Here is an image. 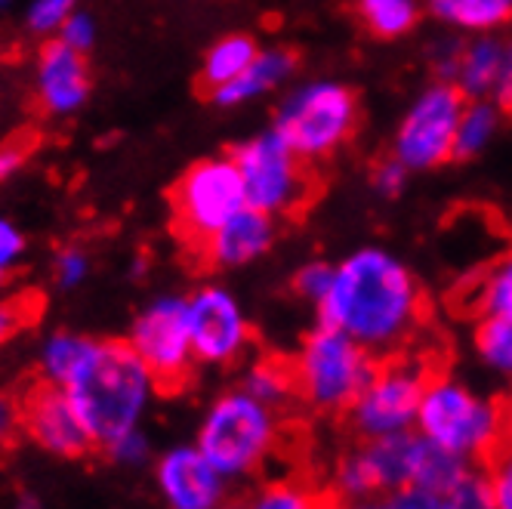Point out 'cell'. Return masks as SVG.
Instances as JSON below:
<instances>
[{
    "instance_id": "1",
    "label": "cell",
    "mask_w": 512,
    "mask_h": 509,
    "mask_svg": "<svg viewBox=\"0 0 512 509\" xmlns=\"http://www.w3.org/2000/svg\"><path fill=\"white\" fill-rule=\"evenodd\" d=\"M318 324L337 327L377 358L405 352L426 321V294L414 272L380 247H361L334 266L315 306Z\"/></svg>"
},
{
    "instance_id": "2",
    "label": "cell",
    "mask_w": 512,
    "mask_h": 509,
    "mask_svg": "<svg viewBox=\"0 0 512 509\" xmlns=\"http://www.w3.org/2000/svg\"><path fill=\"white\" fill-rule=\"evenodd\" d=\"M62 389L75 402L93 448H108L139 429L158 383L127 340H96L81 371Z\"/></svg>"
},
{
    "instance_id": "3",
    "label": "cell",
    "mask_w": 512,
    "mask_h": 509,
    "mask_svg": "<svg viewBox=\"0 0 512 509\" xmlns=\"http://www.w3.org/2000/svg\"><path fill=\"white\" fill-rule=\"evenodd\" d=\"M414 429L442 451L482 466L509 435V405L475 395L460 380L435 371L423 389Z\"/></svg>"
},
{
    "instance_id": "4",
    "label": "cell",
    "mask_w": 512,
    "mask_h": 509,
    "mask_svg": "<svg viewBox=\"0 0 512 509\" xmlns=\"http://www.w3.org/2000/svg\"><path fill=\"white\" fill-rule=\"evenodd\" d=\"M377 355L337 327L318 324L290 358L297 398L321 414H346L377 371Z\"/></svg>"
},
{
    "instance_id": "5",
    "label": "cell",
    "mask_w": 512,
    "mask_h": 509,
    "mask_svg": "<svg viewBox=\"0 0 512 509\" xmlns=\"http://www.w3.org/2000/svg\"><path fill=\"white\" fill-rule=\"evenodd\" d=\"M278 435V411L244 389H232L210 405L195 445L226 479H241L269 460Z\"/></svg>"
},
{
    "instance_id": "6",
    "label": "cell",
    "mask_w": 512,
    "mask_h": 509,
    "mask_svg": "<svg viewBox=\"0 0 512 509\" xmlns=\"http://www.w3.org/2000/svg\"><path fill=\"white\" fill-rule=\"evenodd\" d=\"M275 130L309 164L327 161L358 130V96L340 81L300 84L278 105Z\"/></svg>"
},
{
    "instance_id": "7",
    "label": "cell",
    "mask_w": 512,
    "mask_h": 509,
    "mask_svg": "<svg viewBox=\"0 0 512 509\" xmlns=\"http://www.w3.org/2000/svg\"><path fill=\"white\" fill-rule=\"evenodd\" d=\"M232 158L241 173L247 207L263 210L275 220L303 213L318 192L312 164L290 149L275 127L241 142Z\"/></svg>"
},
{
    "instance_id": "8",
    "label": "cell",
    "mask_w": 512,
    "mask_h": 509,
    "mask_svg": "<svg viewBox=\"0 0 512 509\" xmlns=\"http://www.w3.org/2000/svg\"><path fill=\"white\" fill-rule=\"evenodd\" d=\"M432 374V361L411 355V349L380 358L374 377L346 411L352 432L358 439H383V435L414 429L420 398Z\"/></svg>"
},
{
    "instance_id": "9",
    "label": "cell",
    "mask_w": 512,
    "mask_h": 509,
    "mask_svg": "<svg viewBox=\"0 0 512 509\" xmlns=\"http://www.w3.org/2000/svg\"><path fill=\"white\" fill-rule=\"evenodd\" d=\"M173 226L179 238L195 250L238 210L247 207L244 183L232 155H219L192 164L170 195Z\"/></svg>"
},
{
    "instance_id": "10",
    "label": "cell",
    "mask_w": 512,
    "mask_h": 509,
    "mask_svg": "<svg viewBox=\"0 0 512 509\" xmlns=\"http://www.w3.org/2000/svg\"><path fill=\"white\" fill-rule=\"evenodd\" d=\"M466 96L451 81L429 84L401 118L392 136V158H398L411 173L435 170L454 161V139L460 127Z\"/></svg>"
},
{
    "instance_id": "11",
    "label": "cell",
    "mask_w": 512,
    "mask_h": 509,
    "mask_svg": "<svg viewBox=\"0 0 512 509\" xmlns=\"http://www.w3.org/2000/svg\"><path fill=\"white\" fill-rule=\"evenodd\" d=\"M435 75L451 81L466 99H491L512 115V31L472 34L435 47Z\"/></svg>"
},
{
    "instance_id": "12",
    "label": "cell",
    "mask_w": 512,
    "mask_h": 509,
    "mask_svg": "<svg viewBox=\"0 0 512 509\" xmlns=\"http://www.w3.org/2000/svg\"><path fill=\"white\" fill-rule=\"evenodd\" d=\"M423 451V435L417 429L383 435V439H361L337 466L334 497L337 500H374L395 497L414 485V472Z\"/></svg>"
},
{
    "instance_id": "13",
    "label": "cell",
    "mask_w": 512,
    "mask_h": 509,
    "mask_svg": "<svg viewBox=\"0 0 512 509\" xmlns=\"http://www.w3.org/2000/svg\"><path fill=\"white\" fill-rule=\"evenodd\" d=\"M127 343L152 371L158 389L167 392L186 386L198 365L189 331V303L182 297L152 300L136 315Z\"/></svg>"
},
{
    "instance_id": "14",
    "label": "cell",
    "mask_w": 512,
    "mask_h": 509,
    "mask_svg": "<svg viewBox=\"0 0 512 509\" xmlns=\"http://www.w3.org/2000/svg\"><path fill=\"white\" fill-rule=\"evenodd\" d=\"M192 349L201 365H232L250 346V321L232 290L223 284H204L186 300Z\"/></svg>"
},
{
    "instance_id": "15",
    "label": "cell",
    "mask_w": 512,
    "mask_h": 509,
    "mask_svg": "<svg viewBox=\"0 0 512 509\" xmlns=\"http://www.w3.org/2000/svg\"><path fill=\"white\" fill-rule=\"evenodd\" d=\"M19 402H22L25 435L31 442H38L44 451L56 457H81L93 448L90 432L75 402H71V395L62 386L41 380Z\"/></svg>"
},
{
    "instance_id": "16",
    "label": "cell",
    "mask_w": 512,
    "mask_h": 509,
    "mask_svg": "<svg viewBox=\"0 0 512 509\" xmlns=\"http://www.w3.org/2000/svg\"><path fill=\"white\" fill-rule=\"evenodd\" d=\"M34 93L38 105L53 118H68L84 108L90 96V65L87 53H78L56 38H50L34 65Z\"/></svg>"
},
{
    "instance_id": "17",
    "label": "cell",
    "mask_w": 512,
    "mask_h": 509,
    "mask_svg": "<svg viewBox=\"0 0 512 509\" xmlns=\"http://www.w3.org/2000/svg\"><path fill=\"white\" fill-rule=\"evenodd\" d=\"M226 476L198 445H182L161 457L158 488L170 509H219L226 497Z\"/></svg>"
},
{
    "instance_id": "18",
    "label": "cell",
    "mask_w": 512,
    "mask_h": 509,
    "mask_svg": "<svg viewBox=\"0 0 512 509\" xmlns=\"http://www.w3.org/2000/svg\"><path fill=\"white\" fill-rule=\"evenodd\" d=\"M278 226L275 216L244 207L238 210L229 223L219 226L201 247V260L213 269H241L253 260H260L263 253L275 244Z\"/></svg>"
},
{
    "instance_id": "19",
    "label": "cell",
    "mask_w": 512,
    "mask_h": 509,
    "mask_svg": "<svg viewBox=\"0 0 512 509\" xmlns=\"http://www.w3.org/2000/svg\"><path fill=\"white\" fill-rule=\"evenodd\" d=\"M297 65H300V59L294 50H287V47L263 50L260 47V53H256V59L247 65V71H241L232 84L213 90L210 99L223 108H235V105H247L253 99H263L266 93L278 90L281 84L294 78Z\"/></svg>"
},
{
    "instance_id": "20",
    "label": "cell",
    "mask_w": 512,
    "mask_h": 509,
    "mask_svg": "<svg viewBox=\"0 0 512 509\" xmlns=\"http://www.w3.org/2000/svg\"><path fill=\"white\" fill-rule=\"evenodd\" d=\"M423 7L466 38L512 28V0H423Z\"/></svg>"
},
{
    "instance_id": "21",
    "label": "cell",
    "mask_w": 512,
    "mask_h": 509,
    "mask_svg": "<svg viewBox=\"0 0 512 509\" xmlns=\"http://www.w3.org/2000/svg\"><path fill=\"white\" fill-rule=\"evenodd\" d=\"M423 10V0H355L358 25L380 41H395L411 34Z\"/></svg>"
},
{
    "instance_id": "22",
    "label": "cell",
    "mask_w": 512,
    "mask_h": 509,
    "mask_svg": "<svg viewBox=\"0 0 512 509\" xmlns=\"http://www.w3.org/2000/svg\"><path fill=\"white\" fill-rule=\"evenodd\" d=\"M256 53H260V44H256L250 34H226V38H219L204 56L201 87L207 93H213L219 87L232 84L241 71H247V65L256 59Z\"/></svg>"
},
{
    "instance_id": "23",
    "label": "cell",
    "mask_w": 512,
    "mask_h": 509,
    "mask_svg": "<svg viewBox=\"0 0 512 509\" xmlns=\"http://www.w3.org/2000/svg\"><path fill=\"white\" fill-rule=\"evenodd\" d=\"M503 121H506V112L491 99H466L457 139H454V158L466 161V158L482 155L500 133Z\"/></svg>"
},
{
    "instance_id": "24",
    "label": "cell",
    "mask_w": 512,
    "mask_h": 509,
    "mask_svg": "<svg viewBox=\"0 0 512 509\" xmlns=\"http://www.w3.org/2000/svg\"><path fill=\"white\" fill-rule=\"evenodd\" d=\"M96 340L75 334V331H56L44 340L41 355H38V368H41V380L56 383V386H68V380L81 371V365L90 358Z\"/></svg>"
},
{
    "instance_id": "25",
    "label": "cell",
    "mask_w": 512,
    "mask_h": 509,
    "mask_svg": "<svg viewBox=\"0 0 512 509\" xmlns=\"http://www.w3.org/2000/svg\"><path fill=\"white\" fill-rule=\"evenodd\" d=\"M244 392H250L253 398H260L263 405L269 408H284L290 398H297V380H294V365H290L287 358H260L253 361L244 374V383H241Z\"/></svg>"
},
{
    "instance_id": "26",
    "label": "cell",
    "mask_w": 512,
    "mask_h": 509,
    "mask_svg": "<svg viewBox=\"0 0 512 509\" xmlns=\"http://www.w3.org/2000/svg\"><path fill=\"white\" fill-rule=\"evenodd\" d=\"M475 352L497 374H512V315H479Z\"/></svg>"
},
{
    "instance_id": "27",
    "label": "cell",
    "mask_w": 512,
    "mask_h": 509,
    "mask_svg": "<svg viewBox=\"0 0 512 509\" xmlns=\"http://www.w3.org/2000/svg\"><path fill=\"white\" fill-rule=\"evenodd\" d=\"M472 309L479 315H512V250L485 269L472 290Z\"/></svg>"
},
{
    "instance_id": "28",
    "label": "cell",
    "mask_w": 512,
    "mask_h": 509,
    "mask_svg": "<svg viewBox=\"0 0 512 509\" xmlns=\"http://www.w3.org/2000/svg\"><path fill=\"white\" fill-rule=\"evenodd\" d=\"M331 503H334V494H324L312 485L284 479V482L266 485L244 509H327Z\"/></svg>"
},
{
    "instance_id": "29",
    "label": "cell",
    "mask_w": 512,
    "mask_h": 509,
    "mask_svg": "<svg viewBox=\"0 0 512 509\" xmlns=\"http://www.w3.org/2000/svg\"><path fill=\"white\" fill-rule=\"evenodd\" d=\"M494 509H512V429L482 463Z\"/></svg>"
},
{
    "instance_id": "30",
    "label": "cell",
    "mask_w": 512,
    "mask_h": 509,
    "mask_svg": "<svg viewBox=\"0 0 512 509\" xmlns=\"http://www.w3.org/2000/svg\"><path fill=\"white\" fill-rule=\"evenodd\" d=\"M78 10V0H31L25 13V28L38 38H56L68 16Z\"/></svg>"
},
{
    "instance_id": "31",
    "label": "cell",
    "mask_w": 512,
    "mask_h": 509,
    "mask_svg": "<svg viewBox=\"0 0 512 509\" xmlns=\"http://www.w3.org/2000/svg\"><path fill=\"white\" fill-rule=\"evenodd\" d=\"M445 500V509H494V500H491V491H488V482H485V472L482 469H469L466 476L448 488L442 494Z\"/></svg>"
},
{
    "instance_id": "32",
    "label": "cell",
    "mask_w": 512,
    "mask_h": 509,
    "mask_svg": "<svg viewBox=\"0 0 512 509\" xmlns=\"http://www.w3.org/2000/svg\"><path fill=\"white\" fill-rule=\"evenodd\" d=\"M90 275V257L81 247H62L53 260V281L62 290H75L87 281Z\"/></svg>"
},
{
    "instance_id": "33",
    "label": "cell",
    "mask_w": 512,
    "mask_h": 509,
    "mask_svg": "<svg viewBox=\"0 0 512 509\" xmlns=\"http://www.w3.org/2000/svg\"><path fill=\"white\" fill-rule=\"evenodd\" d=\"M34 315H38V300L34 297L0 300V349H4L25 324H31Z\"/></svg>"
},
{
    "instance_id": "34",
    "label": "cell",
    "mask_w": 512,
    "mask_h": 509,
    "mask_svg": "<svg viewBox=\"0 0 512 509\" xmlns=\"http://www.w3.org/2000/svg\"><path fill=\"white\" fill-rule=\"evenodd\" d=\"M34 149H38V139L31 133H19V136H10L7 142H0V183H7V179L22 173Z\"/></svg>"
},
{
    "instance_id": "35",
    "label": "cell",
    "mask_w": 512,
    "mask_h": 509,
    "mask_svg": "<svg viewBox=\"0 0 512 509\" xmlns=\"http://www.w3.org/2000/svg\"><path fill=\"white\" fill-rule=\"evenodd\" d=\"M331 278H334V263H321V260L306 263L294 278V290L303 300L318 306L324 300V294H327V287H331Z\"/></svg>"
},
{
    "instance_id": "36",
    "label": "cell",
    "mask_w": 512,
    "mask_h": 509,
    "mask_svg": "<svg viewBox=\"0 0 512 509\" xmlns=\"http://www.w3.org/2000/svg\"><path fill=\"white\" fill-rule=\"evenodd\" d=\"M408 176H411V170L401 164L398 158H380L377 164H374V170H371V183H374V189H377V195H383V198H398L401 192H405V186H408Z\"/></svg>"
},
{
    "instance_id": "37",
    "label": "cell",
    "mask_w": 512,
    "mask_h": 509,
    "mask_svg": "<svg viewBox=\"0 0 512 509\" xmlns=\"http://www.w3.org/2000/svg\"><path fill=\"white\" fill-rule=\"evenodd\" d=\"M56 41H62V44H68V47H75L78 53H87V50L96 44V22H93V16L75 10V13L68 16V22L59 28Z\"/></svg>"
},
{
    "instance_id": "38",
    "label": "cell",
    "mask_w": 512,
    "mask_h": 509,
    "mask_svg": "<svg viewBox=\"0 0 512 509\" xmlns=\"http://www.w3.org/2000/svg\"><path fill=\"white\" fill-rule=\"evenodd\" d=\"M108 454H112V460L124 463V466H139L149 460V439H145V432L142 429H133L127 435H121V439L115 445H108L105 448Z\"/></svg>"
},
{
    "instance_id": "39",
    "label": "cell",
    "mask_w": 512,
    "mask_h": 509,
    "mask_svg": "<svg viewBox=\"0 0 512 509\" xmlns=\"http://www.w3.org/2000/svg\"><path fill=\"white\" fill-rule=\"evenodd\" d=\"M19 435H25L22 423V402L13 395H0V451L10 448Z\"/></svg>"
},
{
    "instance_id": "40",
    "label": "cell",
    "mask_w": 512,
    "mask_h": 509,
    "mask_svg": "<svg viewBox=\"0 0 512 509\" xmlns=\"http://www.w3.org/2000/svg\"><path fill=\"white\" fill-rule=\"evenodd\" d=\"M25 253V235L7 220V216H0V269H13Z\"/></svg>"
},
{
    "instance_id": "41",
    "label": "cell",
    "mask_w": 512,
    "mask_h": 509,
    "mask_svg": "<svg viewBox=\"0 0 512 509\" xmlns=\"http://www.w3.org/2000/svg\"><path fill=\"white\" fill-rule=\"evenodd\" d=\"M395 509H445V500L438 491H426V488H405L392 497Z\"/></svg>"
},
{
    "instance_id": "42",
    "label": "cell",
    "mask_w": 512,
    "mask_h": 509,
    "mask_svg": "<svg viewBox=\"0 0 512 509\" xmlns=\"http://www.w3.org/2000/svg\"><path fill=\"white\" fill-rule=\"evenodd\" d=\"M327 509H395V503L392 500H380V497H374V500H337L334 497V503L327 506Z\"/></svg>"
},
{
    "instance_id": "43",
    "label": "cell",
    "mask_w": 512,
    "mask_h": 509,
    "mask_svg": "<svg viewBox=\"0 0 512 509\" xmlns=\"http://www.w3.org/2000/svg\"><path fill=\"white\" fill-rule=\"evenodd\" d=\"M7 284V269H0V287H4Z\"/></svg>"
},
{
    "instance_id": "44",
    "label": "cell",
    "mask_w": 512,
    "mask_h": 509,
    "mask_svg": "<svg viewBox=\"0 0 512 509\" xmlns=\"http://www.w3.org/2000/svg\"><path fill=\"white\" fill-rule=\"evenodd\" d=\"M219 509H244V506H219Z\"/></svg>"
},
{
    "instance_id": "45",
    "label": "cell",
    "mask_w": 512,
    "mask_h": 509,
    "mask_svg": "<svg viewBox=\"0 0 512 509\" xmlns=\"http://www.w3.org/2000/svg\"><path fill=\"white\" fill-rule=\"evenodd\" d=\"M509 429H512V408H509Z\"/></svg>"
}]
</instances>
